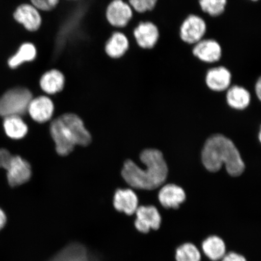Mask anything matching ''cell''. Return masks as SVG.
Returning a JSON list of instances; mask_svg holds the SVG:
<instances>
[{
    "label": "cell",
    "instance_id": "6da1fadb",
    "mask_svg": "<svg viewBox=\"0 0 261 261\" xmlns=\"http://www.w3.org/2000/svg\"><path fill=\"white\" fill-rule=\"evenodd\" d=\"M140 161L146 169L140 168L130 160L125 162L122 175L127 184L133 188L153 190L164 184L168 169L162 153L158 149H148L142 151Z\"/></svg>",
    "mask_w": 261,
    "mask_h": 261
},
{
    "label": "cell",
    "instance_id": "7a4b0ae2",
    "mask_svg": "<svg viewBox=\"0 0 261 261\" xmlns=\"http://www.w3.org/2000/svg\"><path fill=\"white\" fill-rule=\"evenodd\" d=\"M202 161L205 168L212 172L220 171L224 164L228 174L233 177L241 175L245 169L244 163L234 143L220 135L212 136L205 142Z\"/></svg>",
    "mask_w": 261,
    "mask_h": 261
},
{
    "label": "cell",
    "instance_id": "3957f363",
    "mask_svg": "<svg viewBox=\"0 0 261 261\" xmlns=\"http://www.w3.org/2000/svg\"><path fill=\"white\" fill-rule=\"evenodd\" d=\"M32 100L30 91L18 87L9 90L0 97V116L3 117L21 116L28 112Z\"/></svg>",
    "mask_w": 261,
    "mask_h": 261
},
{
    "label": "cell",
    "instance_id": "277c9868",
    "mask_svg": "<svg viewBox=\"0 0 261 261\" xmlns=\"http://www.w3.org/2000/svg\"><path fill=\"white\" fill-rule=\"evenodd\" d=\"M207 31V24L201 16L191 14L182 21L179 28V37L189 44H197L203 40Z\"/></svg>",
    "mask_w": 261,
    "mask_h": 261
},
{
    "label": "cell",
    "instance_id": "5b68a950",
    "mask_svg": "<svg viewBox=\"0 0 261 261\" xmlns=\"http://www.w3.org/2000/svg\"><path fill=\"white\" fill-rule=\"evenodd\" d=\"M135 227L139 232L148 233L151 229L156 230L161 227L162 218L156 208L152 205L138 207L136 212Z\"/></svg>",
    "mask_w": 261,
    "mask_h": 261
},
{
    "label": "cell",
    "instance_id": "8992f818",
    "mask_svg": "<svg viewBox=\"0 0 261 261\" xmlns=\"http://www.w3.org/2000/svg\"><path fill=\"white\" fill-rule=\"evenodd\" d=\"M50 133L60 155H67L73 151L75 143L69 132L62 122L60 117L50 124Z\"/></svg>",
    "mask_w": 261,
    "mask_h": 261
},
{
    "label": "cell",
    "instance_id": "52a82bcc",
    "mask_svg": "<svg viewBox=\"0 0 261 261\" xmlns=\"http://www.w3.org/2000/svg\"><path fill=\"white\" fill-rule=\"evenodd\" d=\"M192 54L203 63L212 64L221 60L223 49L217 41L213 39H203L194 45Z\"/></svg>",
    "mask_w": 261,
    "mask_h": 261
},
{
    "label": "cell",
    "instance_id": "ba28073f",
    "mask_svg": "<svg viewBox=\"0 0 261 261\" xmlns=\"http://www.w3.org/2000/svg\"><path fill=\"white\" fill-rule=\"evenodd\" d=\"M60 119L72 137L75 145L87 146L90 144V134L85 128L83 120L79 117L74 114H65Z\"/></svg>",
    "mask_w": 261,
    "mask_h": 261
},
{
    "label": "cell",
    "instance_id": "9c48e42d",
    "mask_svg": "<svg viewBox=\"0 0 261 261\" xmlns=\"http://www.w3.org/2000/svg\"><path fill=\"white\" fill-rule=\"evenodd\" d=\"M6 171L9 184L12 187L24 184L32 175L30 164L18 155L13 156Z\"/></svg>",
    "mask_w": 261,
    "mask_h": 261
},
{
    "label": "cell",
    "instance_id": "30bf717a",
    "mask_svg": "<svg viewBox=\"0 0 261 261\" xmlns=\"http://www.w3.org/2000/svg\"><path fill=\"white\" fill-rule=\"evenodd\" d=\"M134 36L139 47L143 49H152L159 40V29L151 21L141 22L134 31Z\"/></svg>",
    "mask_w": 261,
    "mask_h": 261
},
{
    "label": "cell",
    "instance_id": "8fae6325",
    "mask_svg": "<svg viewBox=\"0 0 261 261\" xmlns=\"http://www.w3.org/2000/svg\"><path fill=\"white\" fill-rule=\"evenodd\" d=\"M133 15V9L123 0H114L107 11L108 20L117 28L125 27L132 19Z\"/></svg>",
    "mask_w": 261,
    "mask_h": 261
},
{
    "label": "cell",
    "instance_id": "7c38bea8",
    "mask_svg": "<svg viewBox=\"0 0 261 261\" xmlns=\"http://www.w3.org/2000/svg\"><path fill=\"white\" fill-rule=\"evenodd\" d=\"M231 80L230 71L224 66L211 68L205 76V83L208 89L216 92L227 90L231 86Z\"/></svg>",
    "mask_w": 261,
    "mask_h": 261
},
{
    "label": "cell",
    "instance_id": "4fadbf2b",
    "mask_svg": "<svg viewBox=\"0 0 261 261\" xmlns=\"http://www.w3.org/2000/svg\"><path fill=\"white\" fill-rule=\"evenodd\" d=\"M54 106L46 96H40L31 100L28 112L33 119L39 123L48 121L53 115Z\"/></svg>",
    "mask_w": 261,
    "mask_h": 261
},
{
    "label": "cell",
    "instance_id": "5bb4252c",
    "mask_svg": "<svg viewBox=\"0 0 261 261\" xmlns=\"http://www.w3.org/2000/svg\"><path fill=\"white\" fill-rule=\"evenodd\" d=\"M113 205L117 212L132 216L138 210V198L130 189H119L114 195Z\"/></svg>",
    "mask_w": 261,
    "mask_h": 261
},
{
    "label": "cell",
    "instance_id": "9a60e30c",
    "mask_svg": "<svg viewBox=\"0 0 261 261\" xmlns=\"http://www.w3.org/2000/svg\"><path fill=\"white\" fill-rule=\"evenodd\" d=\"M16 21L29 31H37L41 24V18L37 9L30 5H22L14 13Z\"/></svg>",
    "mask_w": 261,
    "mask_h": 261
},
{
    "label": "cell",
    "instance_id": "2e32d148",
    "mask_svg": "<svg viewBox=\"0 0 261 261\" xmlns=\"http://www.w3.org/2000/svg\"><path fill=\"white\" fill-rule=\"evenodd\" d=\"M159 199L163 207L178 208L186 200L184 189L177 185L169 184L163 187L159 192Z\"/></svg>",
    "mask_w": 261,
    "mask_h": 261
},
{
    "label": "cell",
    "instance_id": "e0dca14e",
    "mask_svg": "<svg viewBox=\"0 0 261 261\" xmlns=\"http://www.w3.org/2000/svg\"><path fill=\"white\" fill-rule=\"evenodd\" d=\"M201 247L205 255L211 260H221L226 254V245L218 236L208 237L202 243Z\"/></svg>",
    "mask_w": 261,
    "mask_h": 261
},
{
    "label": "cell",
    "instance_id": "ac0fdd59",
    "mask_svg": "<svg viewBox=\"0 0 261 261\" xmlns=\"http://www.w3.org/2000/svg\"><path fill=\"white\" fill-rule=\"evenodd\" d=\"M227 102L230 107L236 110H244L249 106L251 96L249 91L239 86H230L227 90Z\"/></svg>",
    "mask_w": 261,
    "mask_h": 261
},
{
    "label": "cell",
    "instance_id": "d6986e66",
    "mask_svg": "<svg viewBox=\"0 0 261 261\" xmlns=\"http://www.w3.org/2000/svg\"><path fill=\"white\" fill-rule=\"evenodd\" d=\"M65 79L63 73L57 70H52L45 73L40 81L41 89L45 93L53 94L63 89Z\"/></svg>",
    "mask_w": 261,
    "mask_h": 261
},
{
    "label": "cell",
    "instance_id": "ffe728a7",
    "mask_svg": "<svg viewBox=\"0 0 261 261\" xmlns=\"http://www.w3.org/2000/svg\"><path fill=\"white\" fill-rule=\"evenodd\" d=\"M3 127L6 135L12 139L23 138L28 132V126L20 116L5 117Z\"/></svg>",
    "mask_w": 261,
    "mask_h": 261
},
{
    "label": "cell",
    "instance_id": "44dd1931",
    "mask_svg": "<svg viewBox=\"0 0 261 261\" xmlns=\"http://www.w3.org/2000/svg\"><path fill=\"white\" fill-rule=\"evenodd\" d=\"M129 48V41L125 35L116 32L108 41L106 50L107 54L113 58H119L125 54Z\"/></svg>",
    "mask_w": 261,
    "mask_h": 261
},
{
    "label": "cell",
    "instance_id": "7402d4cb",
    "mask_svg": "<svg viewBox=\"0 0 261 261\" xmlns=\"http://www.w3.org/2000/svg\"><path fill=\"white\" fill-rule=\"evenodd\" d=\"M37 56V50L34 44L25 43L19 47L17 52L9 58L8 65L11 68H16L25 62L32 61Z\"/></svg>",
    "mask_w": 261,
    "mask_h": 261
},
{
    "label": "cell",
    "instance_id": "603a6c76",
    "mask_svg": "<svg viewBox=\"0 0 261 261\" xmlns=\"http://www.w3.org/2000/svg\"><path fill=\"white\" fill-rule=\"evenodd\" d=\"M175 259L176 261H201V254L195 245L187 243L176 250Z\"/></svg>",
    "mask_w": 261,
    "mask_h": 261
},
{
    "label": "cell",
    "instance_id": "cb8c5ba5",
    "mask_svg": "<svg viewBox=\"0 0 261 261\" xmlns=\"http://www.w3.org/2000/svg\"><path fill=\"white\" fill-rule=\"evenodd\" d=\"M202 11L216 17L223 14L227 5V0H199Z\"/></svg>",
    "mask_w": 261,
    "mask_h": 261
},
{
    "label": "cell",
    "instance_id": "d4e9b609",
    "mask_svg": "<svg viewBox=\"0 0 261 261\" xmlns=\"http://www.w3.org/2000/svg\"><path fill=\"white\" fill-rule=\"evenodd\" d=\"M158 0H129L130 7L139 13L151 11L158 4Z\"/></svg>",
    "mask_w": 261,
    "mask_h": 261
},
{
    "label": "cell",
    "instance_id": "484cf974",
    "mask_svg": "<svg viewBox=\"0 0 261 261\" xmlns=\"http://www.w3.org/2000/svg\"><path fill=\"white\" fill-rule=\"evenodd\" d=\"M33 6L41 11H48L58 5L59 0H31Z\"/></svg>",
    "mask_w": 261,
    "mask_h": 261
},
{
    "label": "cell",
    "instance_id": "4316f807",
    "mask_svg": "<svg viewBox=\"0 0 261 261\" xmlns=\"http://www.w3.org/2000/svg\"><path fill=\"white\" fill-rule=\"evenodd\" d=\"M13 156L8 149H0V168L7 169L11 163Z\"/></svg>",
    "mask_w": 261,
    "mask_h": 261
},
{
    "label": "cell",
    "instance_id": "83f0119b",
    "mask_svg": "<svg viewBox=\"0 0 261 261\" xmlns=\"http://www.w3.org/2000/svg\"><path fill=\"white\" fill-rule=\"evenodd\" d=\"M221 261H247L246 257L236 252H229L225 254Z\"/></svg>",
    "mask_w": 261,
    "mask_h": 261
},
{
    "label": "cell",
    "instance_id": "f1b7e54d",
    "mask_svg": "<svg viewBox=\"0 0 261 261\" xmlns=\"http://www.w3.org/2000/svg\"><path fill=\"white\" fill-rule=\"evenodd\" d=\"M8 218L6 212L0 207V233L7 226Z\"/></svg>",
    "mask_w": 261,
    "mask_h": 261
},
{
    "label": "cell",
    "instance_id": "f546056e",
    "mask_svg": "<svg viewBox=\"0 0 261 261\" xmlns=\"http://www.w3.org/2000/svg\"><path fill=\"white\" fill-rule=\"evenodd\" d=\"M255 92L257 97L259 100L261 99V80L259 78L255 85Z\"/></svg>",
    "mask_w": 261,
    "mask_h": 261
},
{
    "label": "cell",
    "instance_id": "4dcf8cb0",
    "mask_svg": "<svg viewBox=\"0 0 261 261\" xmlns=\"http://www.w3.org/2000/svg\"><path fill=\"white\" fill-rule=\"evenodd\" d=\"M250 1L256 2L259 1V0H250Z\"/></svg>",
    "mask_w": 261,
    "mask_h": 261
}]
</instances>
